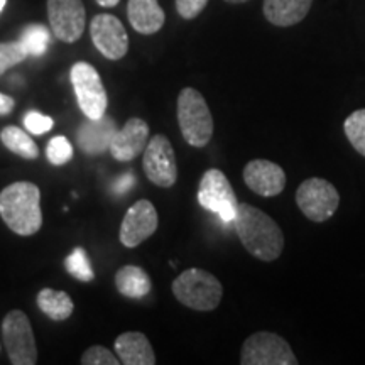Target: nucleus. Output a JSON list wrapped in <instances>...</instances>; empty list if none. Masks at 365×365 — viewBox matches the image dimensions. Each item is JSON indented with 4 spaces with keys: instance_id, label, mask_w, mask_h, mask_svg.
<instances>
[{
    "instance_id": "f03ea898",
    "label": "nucleus",
    "mask_w": 365,
    "mask_h": 365,
    "mask_svg": "<svg viewBox=\"0 0 365 365\" xmlns=\"http://www.w3.org/2000/svg\"><path fill=\"white\" fill-rule=\"evenodd\" d=\"M0 217L14 234L31 237L43 225L41 191L34 182L17 181L0 191Z\"/></svg>"
},
{
    "instance_id": "1a4fd4ad",
    "label": "nucleus",
    "mask_w": 365,
    "mask_h": 365,
    "mask_svg": "<svg viewBox=\"0 0 365 365\" xmlns=\"http://www.w3.org/2000/svg\"><path fill=\"white\" fill-rule=\"evenodd\" d=\"M198 203L208 212L217 213L220 220L225 223H232L237 208H239V200H237L230 181L215 168L205 173L202 181H200Z\"/></svg>"
},
{
    "instance_id": "2eb2a0df",
    "label": "nucleus",
    "mask_w": 365,
    "mask_h": 365,
    "mask_svg": "<svg viewBox=\"0 0 365 365\" xmlns=\"http://www.w3.org/2000/svg\"><path fill=\"white\" fill-rule=\"evenodd\" d=\"M149 143V125L139 117H132L122 129H117L112 137L110 154L117 161L127 163L139 156Z\"/></svg>"
},
{
    "instance_id": "ddd939ff",
    "label": "nucleus",
    "mask_w": 365,
    "mask_h": 365,
    "mask_svg": "<svg viewBox=\"0 0 365 365\" xmlns=\"http://www.w3.org/2000/svg\"><path fill=\"white\" fill-rule=\"evenodd\" d=\"M158 225L159 217L156 207L149 200H139L127 210L122 220L120 232H118L122 245L129 249L137 247L158 230Z\"/></svg>"
},
{
    "instance_id": "4be33fe9",
    "label": "nucleus",
    "mask_w": 365,
    "mask_h": 365,
    "mask_svg": "<svg viewBox=\"0 0 365 365\" xmlns=\"http://www.w3.org/2000/svg\"><path fill=\"white\" fill-rule=\"evenodd\" d=\"M0 140H2V144L9 150H12L14 154H17L21 158L36 159L39 156L38 145L31 139V135L26 130L19 129V127L9 125L6 129H2V132H0Z\"/></svg>"
},
{
    "instance_id": "f704fd0d",
    "label": "nucleus",
    "mask_w": 365,
    "mask_h": 365,
    "mask_svg": "<svg viewBox=\"0 0 365 365\" xmlns=\"http://www.w3.org/2000/svg\"><path fill=\"white\" fill-rule=\"evenodd\" d=\"M6 4H7V0H0V12L4 11V7H6Z\"/></svg>"
},
{
    "instance_id": "5701e85b",
    "label": "nucleus",
    "mask_w": 365,
    "mask_h": 365,
    "mask_svg": "<svg viewBox=\"0 0 365 365\" xmlns=\"http://www.w3.org/2000/svg\"><path fill=\"white\" fill-rule=\"evenodd\" d=\"M19 41L29 56H43L51 41V33L43 24H29L22 31Z\"/></svg>"
},
{
    "instance_id": "b1692460",
    "label": "nucleus",
    "mask_w": 365,
    "mask_h": 365,
    "mask_svg": "<svg viewBox=\"0 0 365 365\" xmlns=\"http://www.w3.org/2000/svg\"><path fill=\"white\" fill-rule=\"evenodd\" d=\"M344 132L352 148L365 158V108L355 110L345 118Z\"/></svg>"
},
{
    "instance_id": "a878e982",
    "label": "nucleus",
    "mask_w": 365,
    "mask_h": 365,
    "mask_svg": "<svg viewBox=\"0 0 365 365\" xmlns=\"http://www.w3.org/2000/svg\"><path fill=\"white\" fill-rule=\"evenodd\" d=\"M27 56L29 54H27L21 41H16V43H0V75L11 70L12 66L26 61Z\"/></svg>"
},
{
    "instance_id": "9d476101",
    "label": "nucleus",
    "mask_w": 365,
    "mask_h": 365,
    "mask_svg": "<svg viewBox=\"0 0 365 365\" xmlns=\"http://www.w3.org/2000/svg\"><path fill=\"white\" fill-rule=\"evenodd\" d=\"M144 173L150 182L161 188H171L178 180L175 149L166 135L156 134L144 149Z\"/></svg>"
},
{
    "instance_id": "a211bd4d",
    "label": "nucleus",
    "mask_w": 365,
    "mask_h": 365,
    "mask_svg": "<svg viewBox=\"0 0 365 365\" xmlns=\"http://www.w3.org/2000/svg\"><path fill=\"white\" fill-rule=\"evenodd\" d=\"M127 17H129L134 31L144 36L156 34L158 31L163 29L164 21H166V16H164L163 7L159 6L158 0H129Z\"/></svg>"
},
{
    "instance_id": "dca6fc26",
    "label": "nucleus",
    "mask_w": 365,
    "mask_h": 365,
    "mask_svg": "<svg viewBox=\"0 0 365 365\" xmlns=\"http://www.w3.org/2000/svg\"><path fill=\"white\" fill-rule=\"evenodd\" d=\"M117 129L115 120L107 115L100 118H86L80 125L78 134H76L80 149L88 156H100V154L107 153Z\"/></svg>"
},
{
    "instance_id": "412c9836",
    "label": "nucleus",
    "mask_w": 365,
    "mask_h": 365,
    "mask_svg": "<svg viewBox=\"0 0 365 365\" xmlns=\"http://www.w3.org/2000/svg\"><path fill=\"white\" fill-rule=\"evenodd\" d=\"M38 307L46 317H49L54 322H63V319L70 318L75 304L70 294L65 291H56L44 287L38 294Z\"/></svg>"
},
{
    "instance_id": "473e14b6",
    "label": "nucleus",
    "mask_w": 365,
    "mask_h": 365,
    "mask_svg": "<svg viewBox=\"0 0 365 365\" xmlns=\"http://www.w3.org/2000/svg\"><path fill=\"white\" fill-rule=\"evenodd\" d=\"M95 2L102 7H115L120 0H95Z\"/></svg>"
},
{
    "instance_id": "72a5a7b5",
    "label": "nucleus",
    "mask_w": 365,
    "mask_h": 365,
    "mask_svg": "<svg viewBox=\"0 0 365 365\" xmlns=\"http://www.w3.org/2000/svg\"><path fill=\"white\" fill-rule=\"evenodd\" d=\"M225 2H228V4H245V2H249V0H225Z\"/></svg>"
},
{
    "instance_id": "aec40b11",
    "label": "nucleus",
    "mask_w": 365,
    "mask_h": 365,
    "mask_svg": "<svg viewBox=\"0 0 365 365\" xmlns=\"http://www.w3.org/2000/svg\"><path fill=\"white\" fill-rule=\"evenodd\" d=\"M115 286L120 294L132 299H143L150 291L149 274L139 266H124L115 274Z\"/></svg>"
},
{
    "instance_id": "423d86ee",
    "label": "nucleus",
    "mask_w": 365,
    "mask_h": 365,
    "mask_svg": "<svg viewBox=\"0 0 365 365\" xmlns=\"http://www.w3.org/2000/svg\"><path fill=\"white\" fill-rule=\"evenodd\" d=\"M242 365H296L298 359L291 345L272 331H257L244 341L240 350Z\"/></svg>"
},
{
    "instance_id": "393cba45",
    "label": "nucleus",
    "mask_w": 365,
    "mask_h": 365,
    "mask_svg": "<svg viewBox=\"0 0 365 365\" xmlns=\"http://www.w3.org/2000/svg\"><path fill=\"white\" fill-rule=\"evenodd\" d=\"M65 266H66V271L78 281L88 282L95 277L93 269L90 266L88 255H86L85 249L81 247H76L70 255H68Z\"/></svg>"
},
{
    "instance_id": "f3484780",
    "label": "nucleus",
    "mask_w": 365,
    "mask_h": 365,
    "mask_svg": "<svg viewBox=\"0 0 365 365\" xmlns=\"http://www.w3.org/2000/svg\"><path fill=\"white\" fill-rule=\"evenodd\" d=\"M115 354L124 365H154L156 355L148 336L140 331H125L117 336Z\"/></svg>"
},
{
    "instance_id": "c756f323",
    "label": "nucleus",
    "mask_w": 365,
    "mask_h": 365,
    "mask_svg": "<svg viewBox=\"0 0 365 365\" xmlns=\"http://www.w3.org/2000/svg\"><path fill=\"white\" fill-rule=\"evenodd\" d=\"M207 4L208 0H176V11L182 19L191 21L203 12Z\"/></svg>"
},
{
    "instance_id": "cd10ccee",
    "label": "nucleus",
    "mask_w": 365,
    "mask_h": 365,
    "mask_svg": "<svg viewBox=\"0 0 365 365\" xmlns=\"http://www.w3.org/2000/svg\"><path fill=\"white\" fill-rule=\"evenodd\" d=\"M81 364L83 365H118L120 364V360H118L117 355H113L110 350L105 349V346L95 345V346H90V349L81 355Z\"/></svg>"
},
{
    "instance_id": "9b49d317",
    "label": "nucleus",
    "mask_w": 365,
    "mask_h": 365,
    "mask_svg": "<svg viewBox=\"0 0 365 365\" xmlns=\"http://www.w3.org/2000/svg\"><path fill=\"white\" fill-rule=\"evenodd\" d=\"M48 17L53 34L63 43H75L83 34L86 14L81 0H48Z\"/></svg>"
},
{
    "instance_id": "20e7f679",
    "label": "nucleus",
    "mask_w": 365,
    "mask_h": 365,
    "mask_svg": "<svg viewBox=\"0 0 365 365\" xmlns=\"http://www.w3.org/2000/svg\"><path fill=\"white\" fill-rule=\"evenodd\" d=\"M178 124L182 139L193 148H205L213 135V117L198 90L182 88L178 97Z\"/></svg>"
},
{
    "instance_id": "6e6552de",
    "label": "nucleus",
    "mask_w": 365,
    "mask_h": 365,
    "mask_svg": "<svg viewBox=\"0 0 365 365\" xmlns=\"http://www.w3.org/2000/svg\"><path fill=\"white\" fill-rule=\"evenodd\" d=\"M70 80L76 100L86 118H100L108 107V97L98 71L85 61L75 63L70 71Z\"/></svg>"
},
{
    "instance_id": "c85d7f7f",
    "label": "nucleus",
    "mask_w": 365,
    "mask_h": 365,
    "mask_svg": "<svg viewBox=\"0 0 365 365\" xmlns=\"http://www.w3.org/2000/svg\"><path fill=\"white\" fill-rule=\"evenodd\" d=\"M53 125H54L53 118L48 115H43V113H39V112L31 110L24 115L26 130L31 132V134H34V135L46 134V132H49L53 129Z\"/></svg>"
},
{
    "instance_id": "7c9ffc66",
    "label": "nucleus",
    "mask_w": 365,
    "mask_h": 365,
    "mask_svg": "<svg viewBox=\"0 0 365 365\" xmlns=\"http://www.w3.org/2000/svg\"><path fill=\"white\" fill-rule=\"evenodd\" d=\"M134 185H135V176L132 175V173H125V175L118 176L117 180L112 182V191L115 195H125Z\"/></svg>"
},
{
    "instance_id": "39448f33",
    "label": "nucleus",
    "mask_w": 365,
    "mask_h": 365,
    "mask_svg": "<svg viewBox=\"0 0 365 365\" xmlns=\"http://www.w3.org/2000/svg\"><path fill=\"white\" fill-rule=\"evenodd\" d=\"M296 203L303 215L314 223H323L335 215L340 205L339 190L323 178H308L296 191Z\"/></svg>"
},
{
    "instance_id": "bb28decb",
    "label": "nucleus",
    "mask_w": 365,
    "mask_h": 365,
    "mask_svg": "<svg viewBox=\"0 0 365 365\" xmlns=\"http://www.w3.org/2000/svg\"><path fill=\"white\" fill-rule=\"evenodd\" d=\"M46 156H48V161L54 164V166H65L66 163H70L73 159V145L66 137L56 135L49 140Z\"/></svg>"
},
{
    "instance_id": "2f4dec72",
    "label": "nucleus",
    "mask_w": 365,
    "mask_h": 365,
    "mask_svg": "<svg viewBox=\"0 0 365 365\" xmlns=\"http://www.w3.org/2000/svg\"><path fill=\"white\" fill-rule=\"evenodd\" d=\"M14 107H16L14 98L9 97V95L0 93V117H6L9 113H12Z\"/></svg>"
},
{
    "instance_id": "6ab92c4d",
    "label": "nucleus",
    "mask_w": 365,
    "mask_h": 365,
    "mask_svg": "<svg viewBox=\"0 0 365 365\" xmlns=\"http://www.w3.org/2000/svg\"><path fill=\"white\" fill-rule=\"evenodd\" d=\"M313 0H264V17L277 27L299 24L308 16Z\"/></svg>"
},
{
    "instance_id": "4468645a",
    "label": "nucleus",
    "mask_w": 365,
    "mask_h": 365,
    "mask_svg": "<svg viewBox=\"0 0 365 365\" xmlns=\"http://www.w3.org/2000/svg\"><path fill=\"white\" fill-rule=\"evenodd\" d=\"M244 182L250 191L264 198L281 195L286 186V173L269 159H254L244 168Z\"/></svg>"
},
{
    "instance_id": "f8f14e48",
    "label": "nucleus",
    "mask_w": 365,
    "mask_h": 365,
    "mask_svg": "<svg viewBox=\"0 0 365 365\" xmlns=\"http://www.w3.org/2000/svg\"><path fill=\"white\" fill-rule=\"evenodd\" d=\"M90 36L95 48L107 59L117 61L129 51V36L124 24L110 14H98L90 24Z\"/></svg>"
},
{
    "instance_id": "0eeeda50",
    "label": "nucleus",
    "mask_w": 365,
    "mask_h": 365,
    "mask_svg": "<svg viewBox=\"0 0 365 365\" xmlns=\"http://www.w3.org/2000/svg\"><path fill=\"white\" fill-rule=\"evenodd\" d=\"M2 339L11 364L34 365L38 362L33 327L21 309H12L6 314L2 322Z\"/></svg>"
},
{
    "instance_id": "f257e3e1",
    "label": "nucleus",
    "mask_w": 365,
    "mask_h": 365,
    "mask_svg": "<svg viewBox=\"0 0 365 365\" xmlns=\"http://www.w3.org/2000/svg\"><path fill=\"white\" fill-rule=\"evenodd\" d=\"M232 223L242 245L250 255L262 262L279 259L284 250V234L267 213L249 203H239Z\"/></svg>"
},
{
    "instance_id": "7ed1b4c3",
    "label": "nucleus",
    "mask_w": 365,
    "mask_h": 365,
    "mask_svg": "<svg viewBox=\"0 0 365 365\" xmlns=\"http://www.w3.org/2000/svg\"><path fill=\"white\" fill-rule=\"evenodd\" d=\"M173 294L181 304L196 312H212L220 304L222 282L205 269L191 267L173 281Z\"/></svg>"
}]
</instances>
